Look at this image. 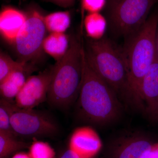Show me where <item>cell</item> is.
<instances>
[{
  "label": "cell",
  "mask_w": 158,
  "mask_h": 158,
  "mask_svg": "<svg viewBox=\"0 0 158 158\" xmlns=\"http://www.w3.org/2000/svg\"><path fill=\"white\" fill-rule=\"evenodd\" d=\"M85 50L91 68L120 97V100L134 104L129 90L127 67L123 54L109 40L103 38L88 40Z\"/></svg>",
  "instance_id": "cell-4"
},
{
  "label": "cell",
  "mask_w": 158,
  "mask_h": 158,
  "mask_svg": "<svg viewBox=\"0 0 158 158\" xmlns=\"http://www.w3.org/2000/svg\"><path fill=\"white\" fill-rule=\"evenodd\" d=\"M141 107L151 117L158 119V59L156 57L141 81L139 89Z\"/></svg>",
  "instance_id": "cell-9"
},
{
  "label": "cell",
  "mask_w": 158,
  "mask_h": 158,
  "mask_svg": "<svg viewBox=\"0 0 158 158\" xmlns=\"http://www.w3.org/2000/svg\"><path fill=\"white\" fill-rule=\"evenodd\" d=\"M158 14L148 19L133 35L123 54L127 67L129 90L135 105L141 107L139 89L141 81L156 58V34Z\"/></svg>",
  "instance_id": "cell-3"
},
{
  "label": "cell",
  "mask_w": 158,
  "mask_h": 158,
  "mask_svg": "<svg viewBox=\"0 0 158 158\" xmlns=\"http://www.w3.org/2000/svg\"><path fill=\"white\" fill-rule=\"evenodd\" d=\"M0 133L14 137H17L11 127L9 112L2 102H0Z\"/></svg>",
  "instance_id": "cell-20"
},
{
  "label": "cell",
  "mask_w": 158,
  "mask_h": 158,
  "mask_svg": "<svg viewBox=\"0 0 158 158\" xmlns=\"http://www.w3.org/2000/svg\"><path fill=\"white\" fill-rule=\"evenodd\" d=\"M156 48L157 57L158 59V24L156 34Z\"/></svg>",
  "instance_id": "cell-26"
},
{
  "label": "cell",
  "mask_w": 158,
  "mask_h": 158,
  "mask_svg": "<svg viewBox=\"0 0 158 158\" xmlns=\"http://www.w3.org/2000/svg\"><path fill=\"white\" fill-rule=\"evenodd\" d=\"M70 41L64 33H51L44 39L43 49L58 61L64 56L68 51Z\"/></svg>",
  "instance_id": "cell-13"
},
{
  "label": "cell",
  "mask_w": 158,
  "mask_h": 158,
  "mask_svg": "<svg viewBox=\"0 0 158 158\" xmlns=\"http://www.w3.org/2000/svg\"><path fill=\"white\" fill-rule=\"evenodd\" d=\"M59 158H80L75 153L69 149L65 152Z\"/></svg>",
  "instance_id": "cell-24"
},
{
  "label": "cell",
  "mask_w": 158,
  "mask_h": 158,
  "mask_svg": "<svg viewBox=\"0 0 158 158\" xmlns=\"http://www.w3.org/2000/svg\"><path fill=\"white\" fill-rule=\"evenodd\" d=\"M152 144L140 137L131 138L119 151L118 158H144L150 151Z\"/></svg>",
  "instance_id": "cell-14"
},
{
  "label": "cell",
  "mask_w": 158,
  "mask_h": 158,
  "mask_svg": "<svg viewBox=\"0 0 158 158\" xmlns=\"http://www.w3.org/2000/svg\"><path fill=\"white\" fill-rule=\"evenodd\" d=\"M33 139L34 141L30 145L28 152L31 158H55V150L48 143Z\"/></svg>",
  "instance_id": "cell-19"
},
{
  "label": "cell",
  "mask_w": 158,
  "mask_h": 158,
  "mask_svg": "<svg viewBox=\"0 0 158 158\" xmlns=\"http://www.w3.org/2000/svg\"><path fill=\"white\" fill-rule=\"evenodd\" d=\"M77 103L79 117L84 121L105 125L117 119L121 101L111 87L92 69L83 50V76Z\"/></svg>",
  "instance_id": "cell-1"
},
{
  "label": "cell",
  "mask_w": 158,
  "mask_h": 158,
  "mask_svg": "<svg viewBox=\"0 0 158 158\" xmlns=\"http://www.w3.org/2000/svg\"><path fill=\"white\" fill-rule=\"evenodd\" d=\"M156 1L110 0L109 16L113 28L120 35H134L146 22Z\"/></svg>",
  "instance_id": "cell-6"
},
{
  "label": "cell",
  "mask_w": 158,
  "mask_h": 158,
  "mask_svg": "<svg viewBox=\"0 0 158 158\" xmlns=\"http://www.w3.org/2000/svg\"><path fill=\"white\" fill-rule=\"evenodd\" d=\"M12 158H31L28 153L25 152H19L15 154Z\"/></svg>",
  "instance_id": "cell-25"
},
{
  "label": "cell",
  "mask_w": 158,
  "mask_h": 158,
  "mask_svg": "<svg viewBox=\"0 0 158 158\" xmlns=\"http://www.w3.org/2000/svg\"><path fill=\"white\" fill-rule=\"evenodd\" d=\"M26 16L25 23L13 43L19 61L27 63L40 56L47 29L44 17L39 11L33 10Z\"/></svg>",
  "instance_id": "cell-7"
},
{
  "label": "cell",
  "mask_w": 158,
  "mask_h": 158,
  "mask_svg": "<svg viewBox=\"0 0 158 158\" xmlns=\"http://www.w3.org/2000/svg\"><path fill=\"white\" fill-rule=\"evenodd\" d=\"M101 141L97 133L88 127L77 128L72 133L69 147L80 158H92L101 147Z\"/></svg>",
  "instance_id": "cell-10"
},
{
  "label": "cell",
  "mask_w": 158,
  "mask_h": 158,
  "mask_svg": "<svg viewBox=\"0 0 158 158\" xmlns=\"http://www.w3.org/2000/svg\"><path fill=\"white\" fill-rule=\"evenodd\" d=\"M34 70L31 67L13 72L0 83V93L2 98L12 102L25 84L27 74Z\"/></svg>",
  "instance_id": "cell-12"
},
{
  "label": "cell",
  "mask_w": 158,
  "mask_h": 158,
  "mask_svg": "<svg viewBox=\"0 0 158 158\" xmlns=\"http://www.w3.org/2000/svg\"><path fill=\"white\" fill-rule=\"evenodd\" d=\"M44 21L51 33H64L70 26V14L67 11L54 12L44 17Z\"/></svg>",
  "instance_id": "cell-16"
},
{
  "label": "cell",
  "mask_w": 158,
  "mask_h": 158,
  "mask_svg": "<svg viewBox=\"0 0 158 158\" xmlns=\"http://www.w3.org/2000/svg\"><path fill=\"white\" fill-rule=\"evenodd\" d=\"M27 16L21 11L11 8L4 9L0 14V30L6 40L14 41L25 23Z\"/></svg>",
  "instance_id": "cell-11"
},
{
  "label": "cell",
  "mask_w": 158,
  "mask_h": 158,
  "mask_svg": "<svg viewBox=\"0 0 158 158\" xmlns=\"http://www.w3.org/2000/svg\"><path fill=\"white\" fill-rule=\"evenodd\" d=\"M10 116L12 129L17 136L33 138L49 137L58 132L57 123L50 116L34 109H22L14 102L1 98Z\"/></svg>",
  "instance_id": "cell-5"
},
{
  "label": "cell",
  "mask_w": 158,
  "mask_h": 158,
  "mask_svg": "<svg viewBox=\"0 0 158 158\" xmlns=\"http://www.w3.org/2000/svg\"><path fill=\"white\" fill-rule=\"evenodd\" d=\"M54 66L37 75L29 77L15 99V104L22 109H34L47 99Z\"/></svg>",
  "instance_id": "cell-8"
},
{
  "label": "cell",
  "mask_w": 158,
  "mask_h": 158,
  "mask_svg": "<svg viewBox=\"0 0 158 158\" xmlns=\"http://www.w3.org/2000/svg\"><path fill=\"white\" fill-rule=\"evenodd\" d=\"M87 35L92 40L100 39L106 31V21L99 12L89 13L84 19L83 26Z\"/></svg>",
  "instance_id": "cell-15"
},
{
  "label": "cell",
  "mask_w": 158,
  "mask_h": 158,
  "mask_svg": "<svg viewBox=\"0 0 158 158\" xmlns=\"http://www.w3.org/2000/svg\"><path fill=\"white\" fill-rule=\"evenodd\" d=\"M144 158H158V143L152 144L150 151Z\"/></svg>",
  "instance_id": "cell-22"
},
{
  "label": "cell",
  "mask_w": 158,
  "mask_h": 158,
  "mask_svg": "<svg viewBox=\"0 0 158 158\" xmlns=\"http://www.w3.org/2000/svg\"><path fill=\"white\" fill-rule=\"evenodd\" d=\"M83 48L79 38L73 37L68 51L53 66L47 100L54 107L68 108L77 99L83 76Z\"/></svg>",
  "instance_id": "cell-2"
},
{
  "label": "cell",
  "mask_w": 158,
  "mask_h": 158,
  "mask_svg": "<svg viewBox=\"0 0 158 158\" xmlns=\"http://www.w3.org/2000/svg\"><path fill=\"white\" fill-rule=\"evenodd\" d=\"M29 146L28 143L19 141L16 137L0 133V158H8L13 153Z\"/></svg>",
  "instance_id": "cell-17"
},
{
  "label": "cell",
  "mask_w": 158,
  "mask_h": 158,
  "mask_svg": "<svg viewBox=\"0 0 158 158\" xmlns=\"http://www.w3.org/2000/svg\"><path fill=\"white\" fill-rule=\"evenodd\" d=\"M106 3V0H81L82 27L85 19V11L89 13L99 12L104 8Z\"/></svg>",
  "instance_id": "cell-21"
},
{
  "label": "cell",
  "mask_w": 158,
  "mask_h": 158,
  "mask_svg": "<svg viewBox=\"0 0 158 158\" xmlns=\"http://www.w3.org/2000/svg\"><path fill=\"white\" fill-rule=\"evenodd\" d=\"M59 6L63 7H69L73 6L75 0H51Z\"/></svg>",
  "instance_id": "cell-23"
},
{
  "label": "cell",
  "mask_w": 158,
  "mask_h": 158,
  "mask_svg": "<svg viewBox=\"0 0 158 158\" xmlns=\"http://www.w3.org/2000/svg\"><path fill=\"white\" fill-rule=\"evenodd\" d=\"M27 63L15 61L9 55L1 52L0 55V83L15 71L29 68Z\"/></svg>",
  "instance_id": "cell-18"
}]
</instances>
